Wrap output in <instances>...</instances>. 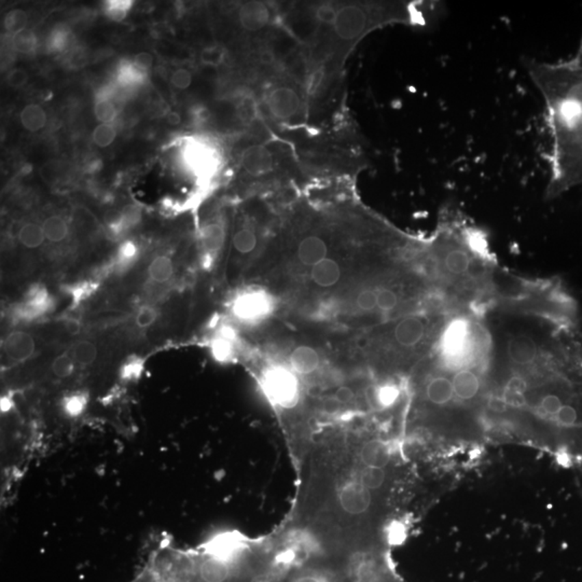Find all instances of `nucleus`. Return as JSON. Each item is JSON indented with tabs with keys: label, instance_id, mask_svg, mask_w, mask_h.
I'll use <instances>...</instances> for the list:
<instances>
[{
	"label": "nucleus",
	"instance_id": "obj_7",
	"mask_svg": "<svg viewBox=\"0 0 582 582\" xmlns=\"http://www.w3.org/2000/svg\"><path fill=\"white\" fill-rule=\"evenodd\" d=\"M328 253L326 238L319 234H307L296 246V258L301 266L312 268L326 259Z\"/></svg>",
	"mask_w": 582,
	"mask_h": 582
},
{
	"label": "nucleus",
	"instance_id": "obj_22",
	"mask_svg": "<svg viewBox=\"0 0 582 582\" xmlns=\"http://www.w3.org/2000/svg\"><path fill=\"white\" fill-rule=\"evenodd\" d=\"M20 121L24 129L29 132H38L46 127L48 116L42 107L29 104L24 107L20 114Z\"/></svg>",
	"mask_w": 582,
	"mask_h": 582
},
{
	"label": "nucleus",
	"instance_id": "obj_24",
	"mask_svg": "<svg viewBox=\"0 0 582 582\" xmlns=\"http://www.w3.org/2000/svg\"><path fill=\"white\" fill-rule=\"evenodd\" d=\"M174 275V264L170 257L161 255L155 257L148 266V276L153 283H164Z\"/></svg>",
	"mask_w": 582,
	"mask_h": 582
},
{
	"label": "nucleus",
	"instance_id": "obj_12",
	"mask_svg": "<svg viewBox=\"0 0 582 582\" xmlns=\"http://www.w3.org/2000/svg\"><path fill=\"white\" fill-rule=\"evenodd\" d=\"M238 21L245 31L257 33L270 24L271 12L266 3L249 1L242 5L238 10Z\"/></svg>",
	"mask_w": 582,
	"mask_h": 582
},
{
	"label": "nucleus",
	"instance_id": "obj_54",
	"mask_svg": "<svg viewBox=\"0 0 582 582\" xmlns=\"http://www.w3.org/2000/svg\"><path fill=\"white\" fill-rule=\"evenodd\" d=\"M167 120H168L170 125H177L180 122V116L179 114H176V112H170V114H168V116H167Z\"/></svg>",
	"mask_w": 582,
	"mask_h": 582
},
{
	"label": "nucleus",
	"instance_id": "obj_40",
	"mask_svg": "<svg viewBox=\"0 0 582 582\" xmlns=\"http://www.w3.org/2000/svg\"><path fill=\"white\" fill-rule=\"evenodd\" d=\"M399 304V296L395 291L390 288H383L377 291V309L388 313L394 311Z\"/></svg>",
	"mask_w": 582,
	"mask_h": 582
},
{
	"label": "nucleus",
	"instance_id": "obj_17",
	"mask_svg": "<svg viewBox=\"0 0 582 582\" xmlns=\"http://www.w3.org/2000/svg\"><path fill=\"white\" fill-rule=\"evenodd\" d=\"M454 395L461 400L474 399L480 392V380L478 375L471 370L458 371L453 379Z\"/></svg>",
	"mask_w": 582,
	"mask_h": 582
},
{
	"label": "nucleus",
	"instance_id": "obj_32",
	"mask_svg": "<svg viewBox=\"0 0 582 582\" xmlns=\"http://www.w3.org/2000/svg\"><path fill=\"white\" fill-rule=\"evenodd\" d=\"M386 478L384 468L365 467L360 472L359 481L369 491H377L382 488Z\"/></svg>",
	"mask_w": 582,
	"mask_h": 582
},
{
	"label": "nucleus",
	"instance_id": "obj_29",
	"mask_svg": "<svg viewBox=\"0 0 582 582\" xmlns=\"http://www.w3.org/2000/svg\"><path fill=\"white\" fill-rule=\"evenodd\" d=\"M257 243H258V238H257L256 233L253 229L247 228V227L240 229L233 236L234 249L241 255H249L253 253L256 249Z\"/></svg>",
	"mask_w": 582,
	"mask_h": 582
},
{
	"label": "nucleus",
	"instance_id": "obj_25",
	"mask_svg": "<svg viewBox=\"0 0 582 582\" xmlns=\"http://www.w3.org/2000/svg\"><path fill=\"white\" fill-rule=\"evenodd\" d=\"M18 240L26 249H39L47 238L43 232L42 225L28 223L21 227L18 233Z\"/></svg>",
	"mask_w": 582,
	"mask_h": 582
},
{
	"label": "nucleus",
	"instance_id": "obj_33",
	"mask_svg": "<svg viewBox=\"0 0 582 582\" xmlns=\"http://www.w3.org/2000/svg\"><path fill=\"white\" fill-rule=\"evenodd\" d=\"M99 288V283L95 281H84L81 283H75L67 288V294L71 296V301L74 305H79L86 300L89 299L90 296L95 292Z\"/></svg>",
	"mask_w": 582,
	"mask_h": 582
},
{
	"label": "nucleus",
	"instance_id": "obj_3",
	"mask_svg": "<svg viewBox=\"0 0 582 582\" xmlns=\"http://www.w3.org/2000/svg\"><path fill=\"white\" fill-rule=\"evenodd\" d=\"M53 307V299L48 289L42 285H34L28 289L23 301L14 307L13 317L18 322H35L49 314Z\"/></svg>",
	"mask_w": 582,
	"mask_h": 582
},
{
	"label": "nucleus",
	"instance_id": "obj_43",
	"mask_svg": "<svg viewBox=\"0 0 582 582\" xmlns=\"http://www.w3.org/2000/svg\"><path fill=\"white\" fill-rule=\"evenodd\" d=\"M338 7L333 3L319 5L315 10L317 22L324 25L332 26L337 16Z\"/></svg>",
	"mask_w": 582,
	"mask_h": 582
},
{
	"label": "nucleus",
	"instance_id": "obj_23",
	"mask_svg": "<svg viewBox=\"0 0 582 582\" xmlns=\"http://www.w3.org/2000/svg\"><path fill=\"white\" fill-rule=\"evenodd\" d=\"M43 232L51 243H62L69 236L67 221L61 216L54 215L47 218L42 223Z\"/></svg>",
	"mask_w": 582,
	"mask_h": 582
},
{
	"label": "nucleus",
	"instance_id": "obj_19",
	"mask_svg": "<svg viewBox=\"0 0 582 582\" xmlns=\"http://www.w3.org/2000/svg\"><path fill=\"white\" fill-rule=\"evenodd\" d=\"M114 99H116V95L114 89H107L106 91L99 93L94 106V114L101 123L112 125V122L118 116L119 110Z\"/></svg>",
	"mask_w": 582,
	"mask_h": 582
},
{
	"label": "nucleus",
	"instance_id": "obj_44",
	"mask_svg": "<svg viewBox=\"0 0 582 582\" xmlns=\"http://www.w3.org/2000/svg\"><path fill=\"white\" fill-rule=\"evenodd\" d=\"M325 76H326V69L324 67H318V68L314 69L307 76V82H305V91L309 95H315L320 90L322 84H324Z\"/></svg>",
	"mask_w": 582,
	"mask_h": 582
},
{
	"label": "nucleus",
	"instance_id": "obj_4",
	"mask_svg": "<svg viewBox=\"0 0 582 582\" xmlns=\"http://www.w3.org/2000/svg\"><path fill=\"white\" fill-rule=\"evenodd\" d=\"M272 309L271 299L261 290H247L238 294L232 304V313L244 322L264 319Z\"/></svg>",
	"mask_w": 582,
	"mask_h": 582
},
{
	"label": "nucleus",
	"instance_id": "obj_39",
	"mask_svg": "<svg viewBox=\"0 0 582 582\" xmlns=\"http://www.w3.org/2000/svg\"><path fill=\"white\" fill-rule=\"evenodd\" d=\"M157 317H159V312L155 307L144 305L136 312L135 325L140 329H148L155 324Z\"/></svg>",
	"mask_w": 582,
	"mask_h": 582
},
{
	"label": "nucleus",
	"instance_id": "obj_28",
	"mask_svg": "<svg viewBox=\"0 0 582 582\" xmlns=\"http://www.w3.org/2000/svg\"><path fill=\"white\" fill-rule=\"evenodd\" d=\"M144 73L138 71L134 66V64L127 61L121 64L118 69L116 82L123 89H127V88H133L137 84H142L144 82Z\"/></svg>",
	"mask_w": 582,
	"mask_h": 582
},
{
	"label": "nucleus",
	"instance_id": "obj_5",
	"mask_svg": "<svg viewBox=\"0 0 582 582\" xmlns=\"http://www.w3.org/2000/svg\"><path fill=\"white\" fill-rule=\"evenodd\" d=\"M266 105L275 119L289 121L299 114L302 101L294 88L279 86L266 94Z\"/></svg>",
	"mask_w": 582,
	"mask_h": 582
},
{
	"label": "nucleus",
	"instance_id": "obj_46",
	"mask_svg": "<svg viewBox=\"0 0 582 582\" xmlns=\"http://www.w3.org/2000/svg\"><path fill=\"white\" fill-rule=\"evenodd\" d=\"M170 82L178 90H187L192 84V74L188 69L179 68L173 73Z\"/></svg>",
	"mask_w": 582,
	"mask_h": 582
},
{
	"label": "nucleus",
	"instance_id": "obj_41",
	"mask_svg": "<svg viewBox=\"0 0 582 582\" xmlns=\"http://www.w3.org/2000/svg\"><path fill=\"white\" fill-rule=\"evenodd\" d=\"M200 60L205 66H220L225 61V51L218 46L207 47L201 52Z\"/></svg>",
	"mask_w": 582,
	"mask_h": 582
},
{
	"label": "nucleus",
	"instance_id": "obj_36",
	"mask_svg": "<svg viewBox=\"0 0 582 582\" xmlns=\"http://www.w3.org/2000/svg\"><path fill=\"white\" fill-rule=\"evenodd\" d=\"M132 5L133 1L129 0H109L105 5V13L110 20L120 22L127 18Z\"/></svg>",
	"mask_w": 582,
	"mask_h": 582
},
{
	"label": "nucleus",
	"instance_id": "obj_48",
	"mask_svg": "<svg viewBox=\"0 0 582 582\" xmlns=\"http://www.w3.org/2000/svg\"><path fill=\"white\" fill-rule=\"evenodd\" d=\"M238 116L243 121L249 122L256 116V107L249 99H245L238 107Z\"/></svg>",
	"mask_w": 582,
	"mask_h": 582
},
{
	"label": "nucleus",
	"instance_id": "obj_35",
	"mask_svg": "<svg viewBox=\"0 0 582 582\" xmlns=\"http://www.w3.org/2000/svg\"><path fill=\"white\" fill-rule=\"evenodd\" d=\"M76 362L71 353H63L54 358L52 362V371L60 379H66L75 372Z\"/></svg>",
	"mask_w": 582,
	"mask_h": 582
},
{
	"label": "nucleus",
	"instance_id": "obj_8",
	"mask_svg": "<svg viewBox=\"0 0 582 582\" xmlns=\"http://www.w3.org/2000/svg\"><path fill=\"white\" fill-rule=\"evenodd\" d=\"M3 346L7 359L16 364L31 359L36 352L33 336L23 330H16L9 333L3 341Z\"/></svg>",
	"mask_w": 582,
	"mask_h": 582
},
{
	"label": "nucleus",
	"instance_id": "obj_6",
	"mask_svg": "<svg viewBox=\"0 0 582 582\" xmlns=\"http://www.w3.org/2000/svg\"><path fill=\"white\" fill-rule=\"evenodd\" d=\"M340 506L343 511L352 516L365 514L371 507L372 495L360 481H351L342 488L339 495Z\"/></svg>",
	"mask_w": 582,
	"mask_h": 582
},
{
	"label": "nucleus",
	"instance_id": "obj_42",
	"mask_svg": "<svg viewBox=\"0 0 582 582\" xmlns=\"http://www.w3.org/2000/svg\"><path fill=\"white\" fill-rule=\"evenodd\" d=\"M377 291L373 289H365L360 291L356 298V305L362 312H370L377 307Z\"/></svg>",
	"mask_w": 582,
	"mask_h": 582
},
{
	"label": "nucleus",
	"instance_id": "obj_11",
	"mask_svg": "<svg viewBox=\"0 0 582 582\" xmlns=\"http://www.w3.org/2000/svg\"><path fill=\"white\" fill-rule=\"evenodd\" d=\"M509 358L516 365H531L540 357V347L532 337L525 333L516 334L508 340Z\"/></svg>",
	"mask_w": 582,
	"mask_h": 582
},
{
	"label": "nucleus",
	"instance_id": "obj_10",
	"mask_svg": "<svg viewBox=\"0 0 582 582\" xmlns=\"http://www.w3.org/2000/svg\"><path fill=\"white\" fill-rule=\"evenodd\" d=\"M426 324L422 317L407 316L400 319L394 328V339L400 346H416L425 337Z\"/></svg>",
	"mask_w": 582,
	"mask_h": 582
},
{
	"label": "nucleus",
	"instance_id": "obj_15",
	"mask_svg": "<svg viewBox=\"0 0 582 582\" xmlns=\"http://www.w3.org/2000/svg\"><path fill=\"white\" fill-rule=\"evenodd\" d=\"M142 218V212L140 206L129 204L122 208L116 219L109 223L108 232L112 238H119L125 236L131 229L136 227Z\"/></svg>",
	"mask_w": 582,
	"mask_h": 582
},
{
	"label": "nucleus",
	"instance_id": "obj_37",
	"mask_svg": "<svg viewBox=\"0 0 582 582\" xmlns=\"http://www.w3.org/2000/svg\"><path fill=\"white\" fill-rule=\"evenodd\" d=\"M28 16L25 11L14 9L7 13L5 18V28L8 33L16 35L27 28Z\"/></svg>",
	"mask_w": 582,
	"mask_h": 582
},
{
	"label": "nucleus",
	"instance_id": "obj_14",
	"mask_svg": "<svg viewBox=\"0 0 582 582\" xmlns=\"http://www.w3.org/2000/svg\"><path fill=\"white\" fill-rule=\"evenodd\" d=\"M341 276L339 261L329 257L313 266L309 271L311 281L319 288H331L339 283Z\"/></svg>",
	"mask_w": 582,
	"mask_h": 582
},
{
	"label": "nucleus",
	"instance_id": "obj_47",
	"mask_svg": "<svg viewBox=\"0 0 582 582\" xmlns=\"http://www.w3.org/2000/svg\"><path fill=\"white\" fill-rule=\"evenodd\" d=\"M5 81L13 89H20L27 84L28 74L24 69L13 68L9 71L8 75L5 77Z\"/></svg>",
	"mask_w": 582,
	"mask_h": 582
},
{
	"label": "nucleus",
	"instance_id": "obj_26",
	"mask_svg": "<svg viewBox=\"0 0 582 582\" xmlns=\"http://www.w3.org/2000/svg\"><path fill=\"white\" fill-rule=\"evenodd\" d=\"M212 353L218 362H229L234 353L233 347V334L230 330H223L220 336L216 338L212 343Z\"/></svg>",
	"mask_w": 582,
	"mask_h": 582
},
{
	"label": "nucleus",
	"instance_id": "obj_31",
	"mask_svg": "<svg viewBox=\"0 0 582 582\" xmlns=\"http://www.w3.org/2000/svg\"><path fill=\"white\" fill-rule=\"evenodd\" d=\"M73 34L65 26H58L51 31L47 38V49L49 52H63L71 46Z\"/></svg>",
	"mask_w": 582,
	"mask_h": 582
},
{
	"label": "nucleus",
	"instance_id": "obj_52",
	"mask_svg": "<svg viewBox=\"0 0 582 582\" xmlns=\"http://www.w3.org/2000/svg\"><path fill=\"white\" fill-rule=\"evenodd\" d=\"M65 328H66L68 333L78 334L80 332V329H81V324H80L78 319L68 318L65 322Z\"/></svg>",
	"mask_w": 582,
	"mask_h": 582
},
{
	"label": "nucleus",
	"instance_id": "obj_34",
	"mask_svg": "<svg viewBox=\"0 0 582 582\" xmlns=\"http://www.w3.org/2000/svg\"><path fill=\"white\" fill-rule=\"evenodd\" d=\"M144 359L137 355L129 356L120 368V377L125 381L136 380L144 372Z\"/></svg>",
	"mask_w": 582,
	"mask_h": 582
},
{
	"label": "nucleus",
	"instance_id": "obj_1",
	"mask_svg": "<svg viewBox=\"0 0 582 582\" xmlns=\"http://www.w3.org/2000/svg\"><path fill=\"white\" fill-rule=\"evenodd\" d=\"M529 78L542 95L550 146L548 195L582 185V37L567 60L527 62Z\"/></svg>",
	"mask_w": 582,
	"mask_h": 582
},
{
	"label": "nucleus",
	"instance_id": "obj_50",
	"mask_svg": "<svg viewBox=\"0 0 582 582\" xmlns=\"http://www.w3.org/2000/svg\"><path fill=\"white\" fill-rule=\"evenodd\" d=\"M398 397V390L394 386H385L379 392V401L383 405H390L395 403Z\"/></svg>",
	"mask_w": 582,
	"mask_h": 582
},
{
	"label": "nucleus",
	"instance_id": "obj_49",
	"mask_svg": "<svg viewBox=\"0 0 582 582\" xmlns=\"http://www.w3.org/2000/svg\"><path fill=\"white\" fill-rule=\"evenodd\" d=\"M133 64H134V66L138 71L146 74L148 71L151 69L152 64H153V58H152L151 54L147 53V52H142V53L135 55L134 60H133Z\"/></svg>",
	"mask_w": 582,
	"mask_h": 582
},
{
	"label": "nucleus",
	"instance_id": "obj_53",
	"mask_svg": "<svg viewBox=\"0 0 582 582\" xmlns=\"http://www.w3.org/2000/svg\"><path fill=\"white\" fill-rule=\"evenodd\" d=\"M490 409L494 412H504L507 409V403L503 398H494L490 401Z\"/></svg>",
	"mask_w": 582,
	"mask_h": 582
},
{
	"label": "nucleus",
	"instance_id": "obj_9",
	"mask_svg": "<svg viewBox=\"0 0 582 582\" xmlns=\"http://www.w3.org/2000/svg\"><path fill=\"white\" fill-rule=\"evenodd\" d=\"M241 164L251 176H262L273 170V153L264 144H253L243 152Z\"/></svg>",
	"mask_w": 582,
	"mask_h": 582
},
{
	"label": "nucleus",
	"instance_id": "obj_2",
	"mask_svg": "<svg viewBox=\"0 0 582 582\" xmlns=\"http://www.w3.org/2000/svg\"><path fill=\"white\" fill-rule=\"evenodd\" d=\"M264 388L268 397L281 407L294 405L299 396V381L291 369L274 367L264 377Z\"/></svg>",
	"mask_w": 582,
	"mask_h": 582
},
{
	"label": "nucleus",
	"instance_id": "obj_45",
	"mask_svg": "<svg viewBox=\"0 0 582 582\" xmlns=\"http://www.w3.org/2000/svg\"><path fill=\"white\" fill-rule=\"evenodd\" d=\"M88 403V398L84 394H75L65 399V410L69 416H79L84 412Z\"/></svg>",
	"mask_w": 582,
	"mask_h": 582
},
{
	"label": "nucleus",
	"instance_id": "obj_27",
	"mask_svg": "<svg viewBox=\"0 0 582 582\" xmlns=\"http://www.w3.org/2000/svg\"><path fill=\"white\" fill-rule=\"evenodd\" d=\"M69 353L77 365L82 366V367L92 365L97 358V345L86 340H82L76 343Z\"/></svg>",
	"mask_w": 582,
	"mask_h": 582
},
{
	"label": "nucleus",
	"instance_id": "obj_30",
	"mask_svg": "<svg viewBox=\"0 0 582 582\" xmlns=\"http://www.w3.org/2000/svg\"><path fill=\"white\" fill-rule=\"evenodd\" d=\"M11 43H12L13 50L18 53L31 54L38 47V38L35 31L26 28L24 31L13 35Z\"/></svg>",
	"mask_w": 582,
	"mask_h": 582
},
{
	"label": "nucleus",
	"instance_id": "obj_38",
	"mask_svg": "<svg viewBox=\"0 0 582 582\" xmlns=\"http://www.w3.org/2000/svg\"><path fill=\"white\" fill-rule=\"evenodd\" d=\"M116 137V131L114 125L108 123H99L94 129L92 138L94 144L101 148H106L114 142Z\"/></svg>",
	"mask_w": 582,
	"mask_h": 582
},
{
	"label": "nucleus",
	"instance_id": "obj_21",
	"mask_svg": "<svg viewBox=\"0 0 582 582\" xmlns=\"http://www.w3.org/2000/svg\"><path fill=\"white\" fill-rule=\"evenodd\" d=\"M140 257V247L133 241L123 242L116 249L114 259V268L116 273H123L136 264Z\"/></svg>",
	"mask_w": 582,
	"mask_h": 582
},
{
	"label": "nucleus",
	"instance_id": "obj_16",
	"mask_svg": "<svg viewBox=\"0 0 582 582\" xmlns=\"http://www.w3.org/2000/svg\"><path fill=\"white\" fill-rule=\"evenodd\" d=\"M360 461L366 467L384 468L390 461V452L386 443L371 440L365 443L360 450Z\"/></svg>",
	"mask_w": 582,
	"mask_h": 582
},
{
	"label": "nucleus",
	"instance_id": "obj_51",
	"mask_svg": "<svg viewBox=\"0 0 582 582\" xmlns=\"http://www.w3.org/2000/svg\"><path fill=\"white\" fill-rule=\"evenodd\" d=\"M354 398V392L346 386H342L334 394V401L338 403H349Z\"/></svg>",
	"mask_w": 582,
	"mask_h": 582
},
{
	"label": "nucleus",
	"instance_id": "obj_18",
	"mask_svg": "<svg viewBox=\"0 0 582 582\" xmlns=\"http://www.w3.org/2000/svg\"><path fill=\"white\" fill-rule=\"evenodd\" d=\"M426 396L433 405H442L450 403L455 396L452 380L446 377H433L426 388Z\"/></svg>",
	"mask_w": 582,
	"mask_h": 582
},
{
	"label": "nucleus",
	"instance_id": "obj_13",
	"mask_svg": "<svg viewBox=\"0 0 582 582\" xmlns=\"http://www.w3.org/2000/svg\"><path fill=\"white\" fill-rule=\"evenodd\" d=\"M289 364L296 375H312L320 366V356L314 347L300 345L291 352Z\"/></svg>",
	"mask_w": 582,
	"mask_h": 582
},
{
	"label": "nucleus",
	"instance_id": "obj_20",
	"mask_svg": "<svg viewBox=\"0 0 582 582\" xmlns=\"http://www.w3.org/2000/svg\"><path fill=\"white\" fill-rule=\"evenodd\" d=\"M225 229L220 223H208L201 232V244L206 253L215 255L223 249L225 243Z\"/></svg>",
	"mask_w": 582,
	"mask_h": 582
}]
</instances>
